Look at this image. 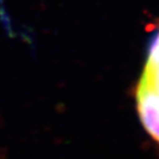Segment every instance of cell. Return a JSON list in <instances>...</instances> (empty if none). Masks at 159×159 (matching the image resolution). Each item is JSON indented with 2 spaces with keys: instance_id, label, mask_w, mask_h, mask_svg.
<instances>
[{
  "instance_id": "1",
  "label": "cell",
  "mask_w": 159,
  "mask_h": 159,
  "mask_svg": "<svg viewBox=\"0 0 159 159\" xmlns=\"http://www.w3.org/2000/svg\"><path fill=\"white\" fill-rule=\"evenodd\" d=\"M147 63L159 65V32L157 33L156 38L154 39L152 45H150Z\"/></svg>"
}]
</instances>
